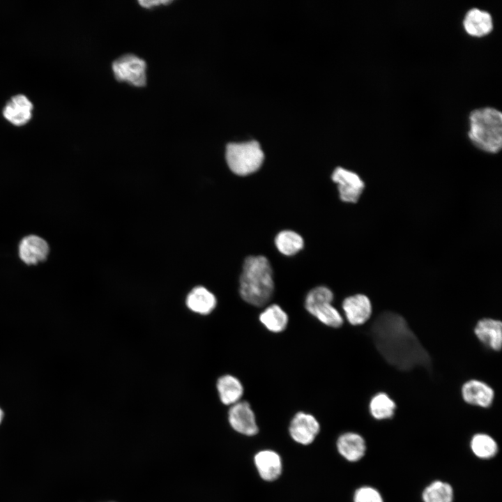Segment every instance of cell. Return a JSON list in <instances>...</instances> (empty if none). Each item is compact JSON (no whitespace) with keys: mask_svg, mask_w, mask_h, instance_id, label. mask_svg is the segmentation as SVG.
Masks as SVG:
<instances>
[{"mask_svg":"<svg viewBox=\"0 0 502 502\" xmlns=\"http://www.w3.org/2000/svg\"><path fill=\"white\" fill-rule=\"evenodd\" d=\"M33 104L22 94L13 96L6 103L3 109V117L16 126L27 123L32 116Z\"/></svg>","mask_w":502,"mask_h":502,"instance_id":"obj_11","label":"cell"},{"mask_svg":"<svg viewBox=\"0 0 502 502\" xmlns=\"http://www.w3.org/2000/svg\"><path fill=\"white\" fill-rule=\"evenodd\" d=\"M334 295L332 291L324 286H319L311 289L305 299V308L309 311L314 307L324 303H332Z\"/></svg>","mask_w":502,"mask_h":502,"instance_id":"obj_25","label":"cell"},{"mask_svg":"<svg viewBox=\"0 0 502 502\" xmlns=\"http://www.w3.org/2000/svg\"><path fill=\"white\" fill-rule=\"evenodd\" d=\"M225 158L233 173L238 176H247L261 167L264 155L257 141H250L228 144Z\"/></svg>","mask_w":502,"mask_h":502,"instance_id":"obj_4","label":"cell"},{"mask_svg":"<svg viewBox=\"0 0 502 502\" xmlns=\"http://www.w3.org/2000/svg\"><path fill=\"white\" fill-rule=\"evenodd\" d=\"M254 464L260 477L266 481L276 480L282 472V461L275 451L264 450L254 456Z\"/></svg>","mask_w":502,"mask_h":502,"instance_id":"obj_15","label":"cell"},{"mask_svg":"<svg viewBox=\"0 0 502 502\" xmlns=\"http://www.w3.org/2000/svg\"><path fill=\"white\" fill-rule=\"evenodd\" d=\"M185 303L192 312L206 315L213 312L217 305L215 295L206 288L198 286L188 294Z\"/></svg>","mask_w":502,"mask_h":502,"instance_id":"obj_17","label":"cell"},{"mask_svg":"<svg viewBox=\"0 0 502 502\" xmlns=\"http://www.w3.org/2000/svg\"><path fill=\"white\" fill-rule=\"evenodd\" d=\"M369 406L371 415L376 420L392 418L396 409L395 402L385 393L374 395Z\"/></svg>","mask_w":502,"mask_h":502,"instance_id":"obj_20","label":"cell"},{"mask_svg":"<svg viewBox=\"0 0 502 502\" xmlns=\"http://www.w3.org/2000/svg\"><path fill=\"white\" fill-rule=\"evenodd\" d=\"M422 498L424 502H452L453 489L450 484L436 480L425 488Z\"/></svg>","mask_w":502,"mask_h":502,"instance_id":"obj_23","label":"cell"},{"mask_svg":"<svg viewBox=\"0 0 502 502\" xmlns=\"http://www.w3.org/2000/svg\"><path fill=\"white\" fill-rule=\"evenodd\" d=\"M320 430V425L316 418L310 413L298 412L291 420L289 433L291 438L303 445L311 443Z\"/></svg>","mask_w":502,"mask_h":502,"instance_id":"obj_8","label":"cell"},{"mask_svg":"<svg viewBox=\"0 0 502 502\" xmlns=\"http://www.w3.org/2000/svg\"><path fill=\"white\" fill-rule=\"evenodd\" d=\"M228 420L231 427L243 435L253 436L259 431L254 413L246 401H239L231 406Z\"/></svg>","mask_w":502,"mask_h":502,"instance_id":"obj_7","label":"cell"},{"mask_svg":"<svg viewBox=\"0 0 502 502\" xmlns=\"http://www.w3.org/2000/svg\"><path fill=\"white\" fill-rule=\"evenodd\" d=\"M307 312L320 322L329 327L339 328L344 322L341 314L332 305V303H321Z\"/></svg>","mask_w":502,"mask_h":502,"instance_id":"obj_22","label":"cell"},{"mask_svg":"<svg viewBox=\"0 0 502 502\" xmlns=\"http://www.w3.org/2000/svg\"><path fill=\"white\" fill-rule=\"evenodd\" d=\"M49 252L47 241L37 235L24 237L18 245L19 257L26 265H36L44 261Z\"/></svg>","mask_w":502,"mask_h":502,"instance_id":"obj_9","label":"cell"},{"mask_svg":"<svg viewBox=\"0 0 502 502\" xmlns=\"http://www.w3.org/2000/svg\"><path fill=\"white\" fill-rule=\"evenodd\" d=\"M370 335L381 356L395 368L408 371L423 367L431 370L428 351L400 314L391 311L380 313L370 327Z\"/></svg>","mask_w":502,"mask_h":502,"instance_id":"obj_1","label":"cell"},{"mask_svg":"<svg viewBox=\"0 0 502 502\" xmlns=\"http://www.w3.org/2000/svg\"><path fill=\"white\" fill-rule=\"evenodd\" d=\"M275 243L278 250L287 256L296 254L303 248V238L291 230L280 231L275 238Z\"/></svg>","mask_w":502,"mask_h":502,"instance_id":"obj_21","label":"cell"},{"mask_svg":"<svg viewBox=\"0 0 502 502\" xmlns=\"http://www.w3.org/2000/svg\"><path fill=\"white\" fill-rule=\"evenodd\" d=\"M146 62L132 54H124L112 63V70L116 80L127 82L138 87L146 84Z\"/></svg>","mask_w":502,"mask_h":502,"instance_id":"obj_5","label":"cell"},{"mask_svg":"<svg viewBox=\"0 0 502 502\" xmlns=\"http://www.w3.org/2000/svg\"><path fill=\"white\" fill-rule=\"evenodd\" d=\"M216 386L222 404L231 406L241 401L244 389L241 381L236 376L222 375L218 379Z\"/></svg>","mask_w":502,"mask_h":502,"instance_id":"obj_18","label":"cell"},{"mask_svg":"<svg viewBox=\"0 0 502 502\" xmlns=\"http://www.w3.org/2000/svg\"><path fill=\"white\" fill-rule=\"evenodd\" d=\"M172 1L169 0H157V1H139V3L146 8H149L153 6H158L160 4H168L172 3Z\"/></svg>","mask_w":502,"mask_h":502,"instance_id":"obj_27","label":"cell"},{"mask_svg":"<svg viewBox=\"0 0 502 502\" xmlns=\"http://www.w3.org/2000/svg\"><path fill=\"white\" fill-rule=\"evenodd\" d=\"M463 26L466 32L476 37H481L493 29V20L491 14L478 8L469 9L463 20Z\"/></svg>","mask_w":502,"mask_h":502,"instance_id":"obj_14","label":"cell"},{"mask_svg":"<svg viewBox=\"0 0 502 502\" xmlns=\"http://www.w3.org/2000/svg\"><path fill=\"white\" fill-rule=\"evenodd\" d=\"M353 502H384L381 494L374 487L358 488L353 495Z\"/></svg>","mask_w":502,"mask_h":502,"instance_id":"obj_26","label":"cell"},{"mask_svg":"<svg viewBox=\"0 0 502 502\" xmlns=\"http://www.w3.org/2000/svg\"><path fill=\"white\" fill-rule=\"evenodd\" d=\"M331 178L337 185L342 201L347 203H356L358 201L365 183L356 173L338 167L333 171Z\"/></svg>","mask_w":502,"mask_h":502,"instance_id":"obj_6","label":"cell"},{"mask_svg":"<svg viewBox=\"0 0 502 502\" xmlns=\"http://www.w3.org/2000/svg\"><path fill=\"white\" fill-rule=\"evenodd\" d=\"M470 445L474 455L481 459L492 458L498 452L496 441L486 434H475L471 440Z\"/></svg>","mask_w":502,"mask_h":502,"instance_id":"obj_24","label":"cell"},{"mask_svg":"<svg viewBox=\"0 0 502 502\" xmlns=\"http://www.w3.org/2000/svg\"><path fill=\"white\" fill-rule=\"evenodd\" d=\"M342 310L349 323L353 326L365 323L372 312L370 298L360 294L347 297L342 302Z\"/></svg>","mask_w":502,"mask_h":502,"instance_id":"obj_10","label":"cell"},{"mask_svg":"<svg viewBox=\"0 0 502 502\" xmlns=\"http://www.w3.org/2000/svg\"><path fill=\"white\" fill-rule=\"evenodd\" d=\"M239 282L241 297L250 305L262 307L272 298L273 271L264 256H250L245 259Z\"/></svg>","mask_w":502,"mask_h":502,"instance_id":"obj_2","label":"cell"},{"mask_svg":"<svg viewBox=\"0 0 502 502\" xmlns=\"http://www.w3.org/2000/svg\"><path fill=\"white\" fill-rule=\"evenodd\" d=\"M337 448L340 454L349 462H357L365 455L366 445L363 438L353 432L342 434L337 439Z\"/></svg>","mask_w":502,"mask_h":502,"instance_id":"obj_16","label":"cell"},{"mask_svg":"<svg viewBox=\"0 0 502 502\" xmlns=\"http://www.w3.org/2000/svg\"><path fill=\"white\" fill-rule=\"evenodd\" d=\"M3 413L2 410H1V408H0V423H1V420H2V419H3Z\"/></svg>","mask_w":502,"mask_h":502,"instance_id":"obj_28","label":"cell"},{"mask_svg":"<svg viewBox=\"0 0 502 502\" xmlns=\"http://www.w3.org/2000/svg\"><path fill=\"white\" fill-rule=\"evenodd\" d=\"M474 333L478 340L494 351H500L502 345V324L491 318H483L478 321Z\"/></svg>","mask_w":502,"mask_h":502,"instance_id":"obj_13","label":"cell"},{"mask_svg":"<svg viewBox=\"0 0 502 502\" xmlns=\"http://www.w3.org/2000/svg\"><path fill=\"white\" fill-rule=\"evenodd\" d=\"M464 400L471 405L489 407L494 400L493 389L487 383L476 379L466 381L462 388Z\"/></svg>","mask_w":502,"mask_h":502,"instance_id":"obj_12","label":"cell"},{"mask_svg":"<svg viewBox=\"0 0 502 502\" xmlns=\"http://www.w3.org/2000/svg\"><path fill=\"white\" fill-rule=\"evenodd\" d=\"M468 135L479 149L496 153L502 147V114L495 107H483L469 114Z\"/></svg>","mask_w":502,"mask_h":502,"instance_id":"obj_3","label":"cell"},{"mask_svg":"<svg viewBox=\"0 0 502 502\" xmlns=\"http://www.w3.org/2000/svg\"><path fill=\"white\" fill-rule=\"evenodd\" d=\"M259 319L268 330L275 333L284 331L289 322L287 314L277 304H271L264 308Z\"/></svg>","mask_w":502,"mask_h":502,"instance_id":"obj_19","label":"cell"}]
</instances>
